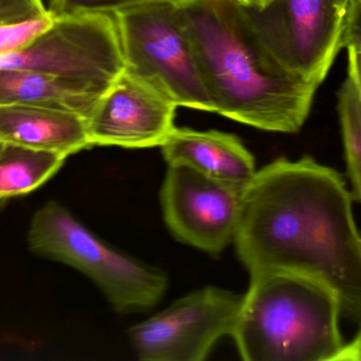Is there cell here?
<instances>
[{"label":"cell","mask_w":361,"mask_h":361,"mask_svg":"<svg viewBox=\"0 0 361 361\" xmlns=\"http://www.w3.org/2000/svg\"><path fill=\"white\" fill-rule=\"evenodd\" d=\"M336 170L312 157L279 158L246 186L233 245L250 277L290 273L322 280L343 316L361 324V233Z\"/></svg>","instance_id":"cell-1"},{"label":"cell","mask_w":361,"mask_h":361,"mask_svg":"<svg viewBox=\"0 0 361 361\" xmlns=\"http://www.w3.org/2000/svg\"><path fill=\"white\" fill-rule=\"evenodd\" d=\"M216 114L298 133L319 87L286 67L235 0H175Z\"/></svg>","instance_id":"cell-2"},{"label":"cell","mask_w":361,"mask_h":361,"mask_svg":"<svg viewBox=\"0 0 361 361\" xmlns=\"http://www.w3.org/2000/svg\"><path fill=\"white\" fill-rule=\"evenodd\" d=\"M341 315L338 295L322 280L264 273L250 277L231 337L245 361H337Z\"/></svg>","instance_id":"cell-3"},{"label":"cell","mask_w":361,"mask_h":361,"mask_svg":"<svg viewBox=\"0 0 361 361\" xmlns=\"http://www.w3.org/2000/svg\"><path fill=\"white\" fill-rule=\"evenodd\" d=\"M27 242L35 254L84 273L118 313L149 311L166 294L169 279L162 271L112 247L56 201L35 212Z\"/></svg>","instance_id":"cell-4"},{"label":"cell","mask_w":361,"mask_h":361,"mask_svg":"<svg viewBox=\"0 0 361 361\" xmlns=\"http://www.w3.org/2000/svg\"><path fill=\"white\" fill-rule=\"evenodd\" d=\"M125 70L177 106L216 112L175 0H154L114 14Z\"/></svg>","instance_id":"cell-5"},{"label":"cell","mask_w":361,"mask_h":361,"mask_svg":"<svg viewBox=\"0 0 361 361\" xmlns=\"http://www.w3.org/2000/svg\"><path fill=\"white\" fill-rule=\"evenodd\" d=\"M0 68L32 70L108 89L125 70L116 17L55 16L31 44L0 57Z\"/></svg>","instance_id":"cell-6"},{"label":"cell","mask_w":361,"mask_h":361,"mask_svg":"<svg viewBox=\"0 0 361 361\" xmlns=\"http://www.w3.org/2000/svg\"><path fill=\"white\" fill-rule=\"evenodd\" d=\"M244 294L207 286L190 292L128 330L145 361H203L219 341L233 336Z\"/></svg>","instance_id":"cell-7"},{"label":"cell","mask_w":361,"mask_h":361,"mask_svg":"<svg viewBox=\"0 0 361 361\" xmlns=\"http://www.w3.org/2000/svg\"><path fill=\"white\" fill-rule=\"evenodd\" d=\"M350 0H271L248 14L269 50L288 69L318 87L343 48Z\"/></svg>","instance_id":"cell-8"},{"label":"cell","mask_w":361,"mask_h":361,"mask_svg":"<svg viewBox=\"0 0 361 361\" xmlns=\"http://www.w3.org/2000/svg\"><path fill=\"white\" fill-rule=\"evenodd\" d=\"M245 188L169 165L160 191L165 224L180 243L218 256L235 242Z\"/></svg>","instance_id":"cell-9"},{"label":"cell","mask_w":361,"mask_h":361,"mask_svg":"<svg viewBox=\"0 0 361 361\" xmlns=\"http://www.w3.org/2000/svg\"><path fill=\"white\" fill-rule=\"evenodd\" d=\"M178 106L124 70L87 118L92 146H162L173 133Z\"/></svg>","instance_id":"cell-10"},{"label":"cell","mask_w":361,"mask_h":361,"mask_svg":"<svg viewBox=\"0 0 361 361\" xmlns=\"http://www.w3.org/2000/svg\"><path fill=\"white\" fill-rule=\"evenodd\" d=\"M161 148L167 165H185L233 186L245 188L258 171L252 153L231 134L176 127Z\"/></svg>","instance_id":"cell-11"},{"label":"cell","mask_w":361,"mask_h":361,"mask_svg":"<svg viewBox=\"0 0 361 361\" xmlns=\"http://www.w3.org/2000/svg\"><path fill=\"white\" fill-rule=\"evenodd\" d=\"M0 140L65 157L92 148L86 117L46 106L0 105Z\"/></svg>","instance_id":"cell-12"},{"label":"cell","mask_w":361,"mask_h":361,"mask_svg":"<svg viewBox=\"0 0 361 361\" xmlns=\"http://www.w3.org/2000/svg\"><path fill=\"white\" fill-rule=\"evenodd\" d=\"M108 89L32 70L0 68V105L61 108L88 118Z\"/></svg>","instance_id":"cell-13"},{"label":"cell","mask_w":361,"mask_h":361,"mask_svg":"<svg viewBox=\"0 0 361 361\" xmlns=\"http://www.w3.org/2000/svg\"><path fill=\"white\" fill-rule=\"evenodd\" d=\"M67 157L4 143L0 150V201L27 195L50 180Z\"/></svg>","instance_id":"cell-14"},{"label":"cell","mask_w":361,"mask_h":361,"mask_svg":"<svg viewBox=\"0 0 361 361\" xmlns=\"http://www.w3.org/2000/svg\"><path fill=\"white\" fill-rule=\"evenodd\" d=\"M337 112L354 201L361 203V99L350 76L337 93Z\"/></svg>","instance_id":"cell-15"},{"label":"cell","mask_w":361,"mask_h":361,"mask_svg":"<svg viewBox=\"0 0 361 361\" xmlns=\"http://www.w3.org/2000/svg\"><path fill=\"white\" fill-rule=\"evenodd\" d=\"M55 16L49 13L18 23H0V57L17 52L50 28Z\"/></svg>","instance_id":"cell-16"},{"label":"cell","mask_w":361,"mask_h":361,"mask_svg":"<svg viewBox=\"0 0 361 361\" xmlns=\"http://www.w3.org/2000/svg\"><path fill=\"white\" fill-rule=\"evenodd\" d=\"M154 0H50L49 11L54 16L116 14L118 11Z\"/></svg>","instance_id":"cell-17"},{"label":"cell","mask_w":361,"mask_h":361,"mask_svg":"<svg viewBox=\"0 0 361 361\" xmlns=\"http://www.w3.org/2000/svg\"><path fill=\"white\" fill-rule=\"evenodd\" d=\"M49 13L42 0H0V23H18Z\"/></svg>","instance_id":"cell-18"},{"label":"cell","mask_w":361,"mask_h":361,"mask_svg":"<svg viewBox=\"0 0 361 361\" xmlns=\"http://www.w3.org/2000/svg\"><path fill=\"white\" fill-rule=\"evenodd\" d=\"M341 44L343 48L361 49V0H350Z\"/></svg>","instance_id":"cell-19"},{"label":"cell","mask_w":361,"mask_h":361,"mask_svg":"<svg viewBox=\"0 0 361 361\" xmlns=\"http://www.w3.org/2000/svg\"><path fill=\"white\" fill-rule=\"evenodd\" d=\"M348 76L355 84L361 99V49L348 48Z\"/></svg>","instance_id":"cell-20"},{"label":"cell","mask_w":361,"mask_h":361,"mask_svg":"<svg viewBox=\"0 0 361 361\" xmlns=\"http://www.w3.org/2000/svg\"><path fill=\"white\" fill-rule=\"evenodd\" d=\"M358 334L351 343H345L337 361H361V324Z\"/></svg>","instance_id":"cell-21"},{"label":"cell","mask_w":361,"mask_h":361,"mask_svg":"<svg viewBox=\"0 0 361 361\" xmlns=\"http://www.w3.org/2000/svg\"><path fill=\"white\" fill-rule=\"evenodd\" d=\"M235 1L247 8H261L269 4L271 0H235Z\"/></svg>","instance_id":"cell-22"},{"label":"cell","mask_w":361,"mask_h":361,"mask_svg":"<svg viewBox=\"0 0 361 361\" xmlns=\"http://www.w3.org/2000/svg\"><path fill=\"white\" fill-rule=\"evenodd\" d=\"M4 142L0 140V150H1L2 146H4Z\"/></svg>","instance_id":"cell-23"}]
</instances>
